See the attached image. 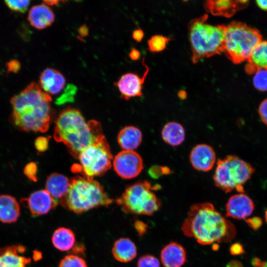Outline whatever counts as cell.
Wrapping results in <instances>:
<instances>
[{
    "label": "cell",
    "mask_w": 267,
    "mask_h": 267,
    "mask_svg": "<svg viewBox=\"0 0 267 267\" xmlns=\"http://www.w3.org/2000/svg\"><path fill=\"white\" fill-rule=\"evenodd\" d=\"M51 100L39 85L31 83L11 98L9 122L19 131L45 132L51 119Z\"/></svg>",
    "instance_id": "6da1fadb"
},
{
    "label": "cell",
    "mask_w": 267,
    "mask_h": 267,
    "mask_svg": "<svg viewBox=\"0 0 267 267\" xmlns=\"http://www.w3.org/2000/svg\"><path fill=\"white\" fill-rule=\"evenodd\" d=\"M184 235L201 245L228 242L236 234L234 225L210 202L192 205L181 227Z\"/></svg>",
    "instance_id": "7a4b0ae2"
},
{
    "label": "cell",
    "mask_w": 267,
    "mask_h": 267,
    "mask_svg": "<svg viewBox=\"0 0 267 267\" xmlns=\"http://www.w3.org/2000/svg\"><path fill=\"white\" fill-rule=\"evenodd\" d=\"M102 134L99 123L95 120L87 122L78 109L67 108L60 113L56 120L53 137L56 141L64 143L77 159L83 150Z\"/></svg>",
    "instance_id": "3957f363"
},
{
    "label": "cell",
    "mask_w": 267,
    "mask_h": 267,
    "mask_svg": "<svg viewBox=\"0 0 267 267\" xmlns=\"http://www.w3.org/2000/svg\"><path fill=\"white\" fill-rule=\"evenodd\" d=\"M59 201L65 208L81 214L99 206H107L113 200L97 181L76 177L70 179L68 191Z\"/></svg>",
    "instance_id": "277c9868"
},
{
    "label": "cell",
    "mask_w": 267,
    "mask_h": 267,
    "mask_svg": "<svg viewBox=\"0 0 267 267\" xmlns=\"http://www.w3.org/2000/svg\"><path fill=\"white\" fill-rule=\"evenodd\" d=\"M207 18L208 15L204 14L188 24L193 63L223 50L225 27L209 24L206 23Z\"/></svg>",
    "instance_id": "5b68a950"
},
{
    "label": "cell",
    "mask_w": 267,
    "mask_h": 267,
    "mask_svg": "<svg viewBox=\"0 0 267 267\" xmlns=\"http://www.w3.org/2000/svg\"><path fill=\"white\" fill-rule=\"evenodd\" d=\"M249 163L234 155L219 159L213 176L215 185L226 193L234 189L243 193L244 184L255 172Z\"/></svg>",
    "instance_id": "8992f818"
},
{
    "label": "cell",
    "mask_w": 267,
    "mask_h": 267,
    "mask_svg": "<svg viewBox=\"0 0 267 267\" xmlns=\"http://www.w3.org/2000/svg\"><path fill=\"white\" fill-rule=\"evenodd\" d=\"M154 187V186H153ZM147 181H140L128 186L116 202L126 213L151 216L161 207L160 200Z\"/></svg>",
    "instance_id": "52a82bcc"
},
{
    "label": "cell",
    "mask_w": 267,
    "mask_h": 267,
    "mask_svg": "<svg viewBox=\"0 0 267 267\" xmlns=\"http://www.w3.org/2000/svg\"><path fill=\"white\" fill-rule=\"evenodd\" d=\"M77 159L79 163L72 166L73 172L81 173L84 177L90 179L105 174L111 166L113 157L103 134L83 150Z\"/></svg>",
    "instance_id": "ba28073f"
},
{
    "label": "cell",
    "mask_w": 267,
    "mask_h": 267,
    "mask_svg": "<svg viewBox=\"0 0 267 267\" xmlns=\"http://www.w3.org/2000/svg\"><path fill=\"white\" fill-rule=\"evenodd\" d=\"M261 41L255 30L242 24L232 23L225 27L223 50L234 61H243L249 59Z\"/></svg>",
    "instance_id": "9c48e42d"
},
{
    "label": "cell",
    "mask_w": 267,
    "mask_h": 267,
    "mask_svg": "<svg viewBox=\"0 0 267 267\" xmlns=\"http://www.w3.org/2000/svg\"><path fill=\"white\" fill-rule=\"evenodd\" d=\"M116 173L125 179L137 177L143 169V160L135 151L123 150L119 152L113 161Z\"/></svg>",
    "instance_id": "30bf717a"
},
{
    "label": "cell",
    "mask_w": 267,
    "mask_h": 267,
    "mask_svg": "<svg viewBox=\"0 0 267 267\" xmlns=\"http://www.w3.org/2000/svg\"><path fill=\"white\" fill-rule=\"evenodd\" d=\"M143 65L145 67V71L142 77L137 74L128 73L123 75L115 85L118 88L121 97L126 100L131 97L141 96L142 95V85L144 82L149 72L148 67L144 64L143 59Z\"/></svg>",
    "instance_id": "8fae6325"
},
{
    "label": "cell",
    "mask_w": 267,
    "mask_h": 267,
    "mask_svg": "<svg viewBox=\"0 0 267 267\" xmlns=\"http://www.w3.org/2000/svg\"><path fill=\"white\" fill-rule=\"evenodd\" d=\"M21 201L26 204L31 214L34 217L48 213L51 209L55 208L59 202L45 189L36 191L29 197L23 198Z\"/></svg>",
    "instance_id": "7c38bea8"
},
{
    "label": "cell",
    "mask_w": 267,
    "mask_h": 267,
    "mask_svg": "<svg viewBox=\"0 0 267 267\" xmlns=\"http://www.w3.org/2000/svg\"><path fill=\"white\" fill-rule=\"evenodd\" d=\"M255 209V204L251 198L244 193L233 195L225 205V215L237 220L246 219Z\"/></svg>",
    "instance_id": "4fadbf2b"
},
{
    "label": "cell",
    "mask_w": 267,
    "mask_h": 267,
    "mask_svg": "<svg viewBox=\"0 0 267 267\" xmlns=\"http://www.w3.org/2000/svg\"><path fill=\"white\" fill-rule=\"evenodd\" d=\"M189 160L195 169L208 172L214 166L216 155L211 146L206 144H199L194 146L191 151Z\"/></svg>",
    "instance_id": "5bb4252c"
},
{
    "label": "cell",
    "mask_w": 267,
    "mask_h": 267,
    "mask_svg": "<svg viewBox=\"0 0 267 267\" xmlns=\"http://www.w3.org/2000/svg\"><path fill=\"white\" fill-rule=\"evenodd\" d=\"M25 248L18 245L0 248V267H27L31 259L22 255Z\"/></svg>",
    "instance_id": "9a60e30c"
},
{
    "label": "cell",
    "mask_w": 267,
    "mask_h": 267,
    "mask_svg": "<svg viewBox=\"0 0 267 267\" xmlns=\"http://www.w3.org/2000/svg\"><path fill=\"white\" fill-rule=\"evenodd\" d=\"M39 86L49 95L59 93L64 88L66 80L63 75L57 70L47 68L41 74Z\"/></svg>",
    "instance_id": "2e32d148"
},
{
    "label": "cell",
    "mask_w": 267,
    "mask_h": 267,
    "mask_svg": "<svg viewBox=\"0 0 267 267\" xmlns=\"http://www.w3.org/2000/svg\"><path fill=\"white\" fill-rule=\"evenodd\" d=\"M160 259L164 267H182L186 261V253L181 244L171 242L161 250Z\"/></svg>",
    "instance_id": "e0dca14e"
},
{
    "label": "cell",
    "mask_w": 267,
    "mask_h": 267,
    "mask_svg": "<svg viewBox=\"0 0 267 267\" xmlns=\"http://www.w3.org/2000/svg\"><path fill=\"white\" fill-rule=\"evenodd\" d=\"M54 19V13L45 3L32 6L28 15V20L30 24L39 30H42L50 26L53 23Z\"/></svg>",
    "instance_id": "ac0fdd59"
},
{
    "label": "cell",
    "mask_w": 267,
    "mask_h": 267,
    "mask_svg": "<svg viewBox=\"0 0 267 267\" xmlns=\"http://www.w3.org/2000/svg\"><path fill=\"white\" fill-rule=\"evenodd\" d=\"M20 214L19 204L15 197L8 194L0 195V221L11 223L16 222Z\"/></svg>",
    "instance_id": "d6986e66"
},
{
    "label": "cell",
    "mask_w": 267,
    "mask_h": 267,
    "mask_svg": "<svg viewBox=\"0 0 267 267\" xmlns=\"http://www.w3.org/2000/svg\"><path fill=\"white\" fill-rule=\"evenodd\" d=\"M70 179L64 175L53 173L47 178L45 190L55 200L59 201L67 193L69 188Z\"/></svg>",
    "instance_id": "ffe728a7"
},
{
    "label": "cell",
    "mask_w": 267,
    "mask_h": 267,
    "mask_svg": "<svg viewBox=\"0 0 267 267\" xmlns=\"http://www.w3.org/2000/svg\"><path fill=\"white\" fill-rule=\"evenodd\" d=\"M114 258L122 263H128L134 259L137 255L136 245L128 238H121L116 240L112 248Z\"/></svg>",
    "instance_id": "44dd1931"
},
{
    "label": "cell",
    "mask_w": 267,
    "mask_h": 267,
    "mask_svg": "<svg viewBox=\"0 0 267 267\" xmlns=\"http://www.w3.org/2000/svg\"><path fill=\"white\" fill-rule=\"evenodd\" d=\"M140 130L134 126H127L119 133L117 141L123 150L134 151L142 141Z\"/></svg>",
    "instance_id": "7402d4cb"
},
{
    "label": "cell",
    "mask_w": 267,
    "mask_h": 267,
    "mask_svg": "<svg viewBox=\"0 0 267 267\" xmlns=\"http://www.w3.org/2000/svg\"><path fill=\"white\" fill-rule=\"evenodd\" d=\"M164 141L168 144L176 146L181 144L185 139V131L183 126L175 122L167 123L161 132Z\"/></svg>",
    "instance_id": "603a6c76"
},
{
    "label": "cell",
    "mask_w": 267,
    "mask_h": 267,
    "mask_svg": "<svg viewBox=\"0 0 267 267\" xmlns=\"http://www.w3.org/2000/svg\"><path fill=\"white\" fill-rule=\"evenodd\" d=\"M52 243L55 248L61 251L70 250L75 243V236L69 228L60 227L53 232Z\"/></svg>",
    "instance_id": "cb8c5ba5"
},
{
    "label": "cell",
    "mask_w": 267,
    "mask_h": 267,
    "mask_svg": "<svg viewBox=\"0 0 267 267\" xmlns=\"http://www.w3.org/2000/svg\"><path fill=\"white\" fill-rule=\"evenodd\" d=\"M251 65L256 69H267V41H261L253 50L249 58Z\"/></svg>",
    "instance_id": "d4e9b609"
},
{
    "label": "cell",
    "mask_w": 267,
    "mask_h": 267,
    "mask_svg": "<svg viewBox=\"0 0 267 267\" xmlns=\"http://www.w3.org/2000/svg\"><path fill=\"white\" fill-rule=\"evenodd\" d=\"M206 9L214 15H228L235 7V1L229 0H207L204 2Z\"/></svg>",
    "instance_id": "484cf974"
},
{
    "label": "cell",
    "mask_w": 267,
    "mask_h": 267,
    "mask_svg": "<svg viewBox=\"0 0 267 267\" xmlns=\"http://www.w3.org/2000/svg\"><path fill=\"white\" fill-rule=\"evenodd\" d=\"M252 83L257 90L267 91V69H255L252 77Z\"/></svg>",
    "instance_id": "4316f807"
},
{
    "label": "cell",
    "mask_w": 267,
    "mask_h": 267,
    "mask_svg": "<svg viewBox=\"0 0 267 267\" xmlns=\"http://www.w3.org/2000/svg\"><path fill=\"white\" fill-rule=\"evenodd\" d=\"M170 39L162 36L154 35L148 41L149 50L153 52H159L163 50L170 41Z\"/></svg>",
    "instance_id": "83f0119b"
},
{
    "label": "cell",
    "mask_w": 267,
    "mask_h": 267,
    "mask_svg": "<svg viewBox=\"0 0 267 267\" xmlns=\"http://www.w3.org/2000/svg\"><path fill=\"white\" fill-rule=\"evenodd\" d=\"M59 267H87L86 261L76 255L65 256L60 262Z\"/></svg>",
    "instance_id": "f1b7e54d"
},
{
    "label": "cell",
    "mask_w": 267,
    "mask_h": 267,
    "mask_svg": "<svg viewBox=\"0 0 267 267\" xmlns=\"http://www.w3.org/2000/svg\"><path fill=\"white\" fill-rule=\"evenodd\" d=\"M77 90V87L73 84H68L63 93L56 99L55 103L57 105H61L67 102H73Z\"/></svg>",
    "instance_id": "f546056e"
},
{
    "label": "cell",
    "mask_w": 267,
    "mask_h": 267,
    "mask_svg": "<svg viewBox=\"0 0 267 267\" xmlns=\"http://www.w3.org/2000/svg\"><path fill=\"white\" fill-rule=\"evenodd\" d=\"M6 6L11 10L20 13H24L28 9L29 0H5Z\"/></svg>",
    "instance_id": "4dcf8cb0"
},
{
    "label": "cell",
    "mask_w": 267,
    "mask_h": 267,
    "mask_svg": "<svg viewBox=\"0 0 267 267\" xmlns=\"http://www.w3.org/2000/svg\"><path fill=\"white\" fill-rule=\"evenodd\" d=\"M137 267H160L159 260L151 255H144L137 261Z\"/></svg>",
    "instance_id": "1f68e13d"
},
{
    "label": "cell",
    "mask_w": 267,
    "mask_h": 267,
    "mask_svg": "<svg viewBox=\"0 0 267 267\" xmlns=\"http://www.w3.org/2000/svg\"><path fill=\"white\" fill-rule=\"evenodd\" d=\"M37 170L36 163L33 162H30L24 167V173L29 179L36 181H37Z\"/></svg>",
    "instance_id": "d6a6232c"
},
{
    "label": "cell",
    "mask_w": 267,
    "mask_h": 267,
    "mask_svg": "<svg viewBox=\"0 0 267 267\" xmlns=\"http://www.w3.org/2000/svg\"><path fill=\"white\" fill-rule=\"evenodd\" d=\"M258 112L262 122L267 125V98L263 100L260 103Z\"/></svg>",
    "instance_id": "836d02e7"
},
{
    "label": "cell",
    "mask_w": 267,
    "mask_h": 267,
    "mask_svg": "<svg viewBox=\"0 0 267 267\" xmlns=\"http://www.w3.org/2000/svg\"><path fill=\"white\" fill-rule=\"evenodd\" d=\"M35 146L39 152H43L48 147V140L47 138L40 136L36 138L35 141Z\"/></svg>",
    "instance_id": "e575fe53"
},
{
    "label": "cell",
    "mask_w": 267,
    "mask_h": 267,
    "mask_svg": "<svg viewBox=\"0 0 267 267\" xmlns=\"http://www.w3.org/2000/svg\"><path fill=\"white\" fill-rule=\"evenodd\" d=\"M247 224L253 229L257 230L262 225L263 221L258 217H253L245 220Z\"/></svg>",
    "instance_id": "d590c367"
},
{
    "label": "cell",
    "mask_w": 267,
    "mask_h": 267,
    "mask_svg": "<svg viewBox=\"0 0 267 267\" xmlns=\"http://www.w3.org/2000/svg\"><path fill=\"white\" fill-rule=\"evenodd\" d=\"M134 226L139 236L143 235L146 231L147 225L143 222L136 220L134 222Z\"/></svg>",
    "instance_id": "8d00e7d4"
},
{
    "label": "cell",
    "mask_w": 267,
    "mask_h": 267,
    "mask_svg": "<svg viewBox=\"0 0 267 267\" xmlns=\"http://www.w3.org/2000/svg\"><path fill=\"white\" fill-rule=\"evenodd\" d=\"M230 253L232 255H239L244 252L243 245L240 243H234L229 248Z\"/></svg>",
    "instance_id": "74e56055"
},
{
    "label": "cell",
    "mask_w": 267,
    "mask_h": 267,
    "mask_svg": "<svg viewBox=\"0 0 267 267\" xmlns=\"http://www.w3.org/2000/svg\"><path fill=\"white\" fill-rule=\"evenodd\" d=\"M8 72H17L21 67L20 63L16 59H12L6 64Z\"/></svg>",
    "instance_id": "f35d334b"
},
{
    "label": "cell",
    "mask_w": 267,
    "mask_h": 267,
    "mask_svg": "<svg viewBox=\"0 0 267 267\" xmlns=\"http://www.w3.org/2000/svg\"><path fill=\"white\" fill-rule=\"evenodd\" d=\"M144 36V33L142 30L140 29H137L133 31L132 37L137 42L141 41Z\"/></svg>",
    "instance_id": "ab89813d"
},
{
    "label": "cell",
    "mask_w": 267,
    "mask_h": 267,
    "mask_svg": "<svg viewBox=\"0 0 267 267\" xmlns=\"http://www.w3.org/2000/svg\"><path fill=\"white\" fill-rule=\"evenodd\" d=\"M78 33L81 37H86L89 34V29L86 25H83L78 29Z\"/></svg>",
    "instance_id": "60d3db41"
},
{
    "label": "cell",
    "mask_w": 267,
    "mask_h": 267,
    "mask_svg": "<svg viewBox=\"0 0 267 267\" xmlns=\"http://www.w3.org/2000/svg\"><path fill=\"white\" fill-rule=\"evenodd\" d=\"M140 55V52L138 50L134 48L132 49L131 51L129 53L130 57L134 60H137L139 58Z\"/></svg>",
    "instance_id": "b9f144b4"
},
{
    "label": "cell",
    "mask_w": 267,
    "mask_h": 267,
    "mask_svg": "<svg viewBox=\"0 0 267 267\" xmlns=\"http://www.w3.org/2000/svg\"><path fill=\"white\" fill-rule=\"evenodd\" d=\"M226 267H244L243 264L238 260H232L229 262Z\"/></svg>",
    "instance_id": "7bdbcfd3"
},
{
    "label": "cell",
    "mask_w": 267,
    "mask_h": 267,
    "mask_svg": "<svg viewBox=\"0 0 267 267\" xmlns=\"http://www.w3.org/2000/svg\"><path fill=\"white\" fill-rule=\"evenodd\" d=\"M256 3L259 8L267 11V0H258L256 1Z\"/></svg>",
    "instance_id": "ee69618b"
},
{
    "label": "cell",
    "mask_w": 267,
    "mask_h": 267,
    "mask_svg": "<svg viewBox=\"0 0 267 267\" xmlns=\"http://www.w3.org/2000/svg\"><path fill=\"white\" fill-rule=\"evenodd\" d=\"M261 263L260 259L258 258H253L251 261V264L254 267H260Z\"/></svg>",
    "instance_id": "f6af8a7d"
},
{
    "label": "cell",
    "mask_w": 267,
    "mask_h": 267,
    "mask_svg": "<svg viewBox=\"0 0 267 267\" xmlns=\"http://www.w3.org/2000/svg\"><path fill=\"white\" fill-rule=\"evenodd\" d=\"M60 1L59 0H44V2L47 5H57Z\"/></svg>",
    "instance_id": "bcb514c9"
},
{
    "label": "cell",
    "mask_w": 267,
    "mask_h": 267,
    "mask_svg": "<svg viewBox=\"0 0 267 267\" xmlns=\"http://www.w3.org/2000/svg\"><path fill=\"white\" fill-rule=\"evenodd\" d=\"M178 96L181 99H185L186 97V93L184 90H180L178 92Z\"/></svg>",
    "instance_id": "7dc6e473"
},
{
    "label": "cell",
    "mask_w": 267,
    "mask_h": 267,
    "mask_svg": "<svg viewBox=\"0 0 267 267\" xmlns=\"http://www.w3.org/2000/svg\"><path fill=\"white\" fill-rule=\"evenodd\" d=\"M260 267H267V262L265 261L262 262Z\"/></svg>",
    "instance_id": "c3c4849f"
},
{
    "label": "cell",
    "mask_w": 267,
    "mask_h": 267,
    "mask_svg": "<svg viewBox=\"0 0 267 267\" xmlns=\"http://www.w3.org/2000/svg\"><path fill=\"white\" fill-rule=\"evenodd\" d=\"M265 218L266 222L267 223V209L266 210V212H265Z\"/></svg>",
    "instance_id": "681fc988"
}]
</instances>
